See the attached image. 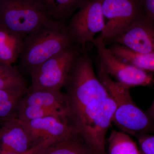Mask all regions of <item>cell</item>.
Returning <instances> with one entry per match:
<instances>
[{
  "label": "cell",
  "mask_w": 154,
  "mask_h": 154,
  "mask_svg": "<svg viewBox=\"0 0 154 154\" xmlns=\"http://www.w3.org/2000/svg\"><path fill=\"white\" fill-rule=\"evenodd\" d=\"M75 45L64 22L51 19L24 38L20 58L29 73L51 58Z\"/></svg>",
  "instance_id": "obj_1"
},
{
  "label": "cell",
  "mask_w": 154,
  "mask_h": 154,
  "mask_svg": "<svg viewBox=\"0 0 154 154\" xmlns=\"http://www.w3.org/2000/svg\"><path fill=\"white\" fill-rule=\"evenodd\" d=\"M116 108L110 96L94 100L71 119L75 132L95 154H107L105 137Z\"/></svg>",
  "instance_id": "obj_2"
},
{
  "label": "cell",
  "mask_w": 154,
  "mask_h": 154,
  "mask_svg": "<svg viewBox=\"0 0 154 154\" xmlns=\"http://www.w3.org/2000/svg\"><path fill=\"white\" fill-rule=\"evenodd\" d=\"M69 113L73 116L94 100L110 96L96 76L92 60L85 53L79 54L65 87Z\"/></svg>",
  "instance_id": "obj_3"
},
{
  "label": "cell",
  "mask_w": 154,
  "mask_h": 154,
  "mask_svg": "<svg viewBox=\"0 0 154 154\" xmlns=\"http://www.w3.org/2000/svg\"><path fill=\"white\" fill-rule=\"evenodd\" d=\"M98 77L115 102L112 122L122 131L136 136L154 129V123L147 113L134 102L129 88L113 80L100 66Z\"/></svg>",
  "instance_id": "obj_4"
},
{
  "label": "cell",
  "mask_w": 154,
  "mask_h": 154,
  "mask_svg": "<svg viewBox=\"0 0 154 154\" xmlns=\"http://www.w3.org/2000/svg\"><path fill=\"white\" fill-rule=\"evenodd\" d=\"M51 19L33 0L0 2V25L24 38Z\"/></svg>",
  "instance_id": "obj_5"
},
{
  "label": "cell",
  "mask_w": 154,
  "mask_h": 154,
  "mask_svg": "<svg viewBox=\"0 0 154 154\" xmlns=\"http://www.w3.org/2000/svg\"><path fill=\"white\" fill-rule=\"evenodd\" d=\"M79 54L75 45L48 60L30 73L31 90L58 91L64 87Z\"/></svg>",
  "instance_id": "obj_6"
},
{
  "label": "cell",
  "mask_w": 154,
  "mask_h": 154,
  "mask_svg": "<svg viewBox=\"0 0 154 154\" xmlns=\"http://www.w3.org/2000/svg\"><path fill=\"white\" fill-rule=\"evenodd\" d=\"M100 60V66L116 82L127 88L149 86L154 83L153 75L123 61L113 54L99 37L93 41Z\"/></svg>",
  "instance_id": "obj_7"
},
{
  "label": "cell",
  "mask_w": 154,
  "mask_h": 154,
  "mask_svg": "<svg viewBox=\"0 0 154 154\" xmlns=\"http://www.w3.org/2000/svg\"><path fill=\"white\" fill-rule=\"evenodd\" d=\"M102 8L105 26L99 37L105 43L146 14L139 0H102Z\"/></svg>",
  "instance_id": "obj_8"
},
{
  "label": "cell",
  "mask_w": 154,
  "mask_h": 154,
  "mask_svg": "<svg viewBox=\"0 0 154 154\" xmlns=\"http://www.w3.org/2000/svg\"><path fill=\"white\" fill-rule=\"evenodd\" d=\"M102 2V0L84 2L72 16L67 27L75 44L85 46L88 42H93L96 34L104 29L105 20Z\"/></svg>",
  "instance_id": "obj_9"
},
{
  "label": "cell",
  "mask_w": 154,
  "mask_h": 154,
  "mask_svg": "<svg viewBox=\"0 0 154 154\" xmlns=\"http://www.w3.org/2000/svg\"><path fill=\"white\" fill-rule=\"evenodd\" d=\"M18 120L28 132L33 146L48 140L78 136L69 120L58 116H51L27 121Z\"/></svg>",
  "instance_id": "obj_10"
},
{
  "label": "cell",
  "mask_w": 154,
  "mask_h": 154,
  "mask_svg": "<svg viewBox=\"0 0 154 154\" xmlns=\"http://www.w3.org/2000/svg\"><path fill=\"white\" fill-rule=\"evenodd\" d=\"M111 42L134 52H154V22L145 14Z\"/></svg>",
  "instance_id": "obj_11"
},
{
  "label": "cell",
  "mask_w": 154,
  "mask_h": 154,
  "mask_svg": "<svg viewBox=\"0 0 154 154\" xmlns=\"http://www.w3.org/2000/svg\"><path fill=\"white\" fill-rule=\"evenodd\" d=\"M19 105L35 107L50 116L69 120L66 96L60 90H31L28 88Z\"/></svg>",
  "instance_id": "obj_12"
},
{
  "label": "cell",
  "mask_w": 154,
  "mask_h": 154,
  "mask_svg": "<svg viewBox=\"0 0 154 154\" xmlns=\"http://www.w3.org/2000/svg\"><path fill=\"white\" fill-rule=\"evenodd\" d=\"M33 146L28 132L17 119L0 124V154L22 153Z\"/></svg>",
  "instance_id": "obj_13"
},
{
  "label": "cell",
  "mask_w": 154,
  "mask_h": 154,
  "mask_svg": "<svg viewBox=\"0 0 154 154\" xmlns=\"http://www.w3.org/2000/svg\"><path fill=\"white\" fill-rule=\"evenodd\" d=\"M24 38L0 25V63L12 65L21 55Z\"/></svg>",
  "instance_id": "obj_14"
},
{
  "label": "cell",
  "mask_w": 154,
  "mask_h": 154,
  "mask_svg": "<svg viewBox=\"0 0 154 154\" xmlns=\"http://www.w3.org/2000/svg\"><path fill=\"white\" fill-rule=\"evenodd\" d=\"M50 19L64 22L82 5V0H33Z\"/></svg>",
  "instance_id": "obj_15"
},
{
  "label": "cell",
  "mask_w": 154,
  "mask_h": 154,
  "mask_svg": "<svg viewBox=\"0 0 154 154\" xmlns=\"http://www.w3.org/2000/svg\"><path fill=\"white\" fill-rule=\"evenodd\" d=\"M28 89H0V124L17 118L19 104Z\"/></svg>",
  "instance_id": "obj_16"
},
{
  "label": "cell",
  "mask_w": 154,
  "mask_h": 154,
  "mask_svg": "<svg viewBox=\"0 0 154 154\" xmlns=\"http://www.w3.org/2000/svg\"><path fill=\"white\" fill-rule=\"evenodd\" d=\"M36 154H95L78 136L57 140Z\"/></svg>",
  "instance_id": "obj_17"
},
{
  "label": "cell",
  "mask_w": 154,
  "mask_h": 154,
  "mask_svg": "<svg viewBox=\"0 0 154 154\" xmlns=\"http://www.w3.org/2000/svg\"><path fill=\"white\" fill-rule=\"evenodd\" d=\"M109 48L114 55L123 61L146 72H154V52H136L116 44Z\"/></svg>",
  "instance_id": "obj_18"
},
{
  "label": "cell",
  "mask_w": 154,
  "mask_h": 154,
  "mask_svg": "<svg viewBox=\"0 0 154 154\" xmlns=\"http://www.w3.org/2000/svg\"><path fill=\"white\" fill-rule=\"evenodd\" d=\"M107 142L108 154H142L136 143L122 131H111Z\"/></svg>",
  "instance_id": "obj_19"
},
{
  "label": "cell",
  "mask_w": 154,
  "mask_h": 154,
  "mask_svg": "<svg viewBox=\"0 0 154 154\" xmlns=\"http://www.w3.org/2000/svg\"><path fill=\"white\" fill-rule=\"evenodd\" d=\"M27 88L25 79L18 69L0 63V89Z\"/></svg>",
  "instance_id": "obj_20"
},
{
  "label": "cell",
  "mask_w": 154,
  "mask_h": 154,
  "mask_svg": "<svg viewBox=\"0 0 154 154\" xmlns=\"http://www.w3.org/2000/svg\"><path fill=\"white\" fill-rule=\"evenodd\" d=\"M136 137L142 154H154V135L143 134Z\"/></svg>",
  "instance_id": "obj_21"
},
{
  "label": "cell",
  "mask_w": 154,
  "mask_h": 154,
  "mask_svg": "<svg viewBox=\"0 0 154 154\" xmlns=\"http://www.w3.org/2000/svg\"><path fill=\"white\" fill-rule=\"evenodd\" d=\"M146 15L154 22V0H139Z\"/></svg>",
  "instance_id": "obj_22"
},
{
  "label": "cell",
  "mask_w": 154,
  "mask_h": 154,
  "mask_svg": "<svg viewBox=\"0 0 154 154\" xmlns=\"http://www.w3.org/2000/svg\"><path fill=\"white\" fill-rule=\"evenodd\" d=\"M41 149L42 146L41 145H37L32 147L31 149L28 150L27 152H25L20 154H36Z\"/></svg>",
  "instance_id": "obj_23"
},
{
  "label": "cell",
  "mask_w": 154,
  "mask_h": 154,
  "mask_svg": "<svg viewBox=\"0 0 154 154\" xmlns=\"http://www.w3.org/2000/svg\"><path fill=\"white\" fill-rule=\"evenodd\" d=\"M146 112L154 124V98L150 107Z\"/></svg>",
  "instance_id": "obj_24"
}]
</instances>
